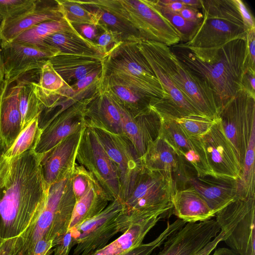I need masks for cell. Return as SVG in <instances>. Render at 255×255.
<instances>
[{"mask_svg":"<svg viewBox=\"0 0 255 255\" xmlns=\"http://www.w3.org/2000/svg\"><path fill=\"white\" fill-rule=\"evenodd\" d=\"M53 248L52 240L41 239L35 244L27 255H51L53 251Z\"/></svg>","mask_w":255,"mask_h":255,"instance_id":"cell-47","label":"cell"},{"mask_svg":"<svg viewBox=\"0 0 255 255\" xmlns=\"http://www.w3.org/2000/svg\"><path fill=\"white\" fill-rule=\"evenodd\" d=\"M215 120L202 116H191L175 121L188 135L201 137L210 129Z\"/></svg>","mask_w":255,"mask_h":255,"instance_id":"cell-40","label":"cell"},{"mask_svg":"<svg viewBox=\"0 0 255 255\" xmlns=\"http://www.w3.org/2000/svg\"><path fill=\"white\" fill-rule=\"evenodd\" d=\"M164 218L156 215L132 224L122 235L93 255H121L141 245L150 230L160 219Z\"/></svg>","mask_w":255,"mask_h":255,"instance_id":"cell-29","label":"cell"},{"mask_svg":"<svg viewBox=\"0 0 255 255\" xmlns=\"http://www.w3.org/2000/svg\"><path fill=\"white\" fill-rule=\"evenodd\" d=\"M21 78L13 83L0 84V140L7 150L21 131L18 94Z\"/></svg>","mask_w":255,"mask_h":255,"instance_id":"cell-23","label":"cell"},{"mask_svg":"<svg viewBox=\"0 0 255 255\" xmlns=\"http://www.w3.org/2000/svg\"><path fill=\"white\" fill-rule=\"evenodd\" d=\"M56 0H38L36 5L12 19L2 21L0 28L1 44L11 42L19 35L43 22L63 17Z\"/></svg>","mask_w":255,"mask_h":255,"instance_id":"cell-22","label":"cell"},{"mask_svg":"<svg viewBox=\"0 0 255 255\" xmlns=\"http://www.w3.org/2000/svg\"><path fill=\"white\" fill-rule=\"evenodd\" d=\"M217 118L242 168L251 136L255 130V95L242 88L223 105Z\"/></svg>","mask_w":255,"mask_h":255,"instance_id":"cell-10","label":"cell"},{"mask_svg":"<svg viewBox=\"0 0 255 255\" xmlns=\"http://www.w3.org/2000/svg\"><path fill=\"white\" fill-rule=\"evenodd\" d=\"M73 25L64 16L59 20L41 22L19 35L11 42L36 44L44 42L49 36L61 31L72 29Z\"/></svg>","mask_w":255,"mask_h":255,"instance_id":"cell-33","label":"cell"},{"mask_svg":"<svg viewBox=\"0 0 255 255\" xmlns=\"http://www.w3.org/2000/svg\"><path fill=\"white\" fill-rule=\"evenodd\" d=\"M255 130L251 136L239 177L237 179V197L245 198L255 195Z\"/></svg>","mask_w":255,"mask_h":255,"instance_id":"cell-34","label":"cell"},{"mask_svg":"<svg viewBox=\"0 0 255 255\" xmlns=\"http://www.w3.org/2000/svg\"><path fill=\"white\" fill-rule=\"evenodd\" d=\"M2 20L0 18V28ZM4 73L3 68V63L2 56V49H1V41L0 35V84L4 81Z\"/></svg>","mask_w":255,"mask_h":255,"instance_id":"cell-55","label":"cell"},{"mask_svg":"<svg viewBox=\"0 0 255 255\" xmlns=\"http://www.w3.org/2000/svg\"><path fill=\"white\" fill-rule=\"evenodd\" d=\"M99 87L106 92L113 101L133 116L144 113L153 105V102L144 98L128 87L103 72Z\"/></svg>","mask_w":255,"mask_h":255,"instance_id":"cell-28","label":"cell"},{"mask_svg":"<svg viewBox=\"0 0 255 255\" xmlns=\"http://www.w3.org/2000/svg\"><path fill=\"white\" fill-rule=\"evenodd\" d=\"M109 202L105 191L95 181L89 190L76 201L68 230L98 215L106 208Z\"/></svg>","mask_w":255,"mask_h":255,"instance_id":"cell-30","label":"cell"},{"mask_svg":"<svg viewBox=\"0 0 255 255\" xmlns=\"http://www.w3.org/2000/svg\"><path fill=\"white\" fill-rule=\"evenodd\" d=\"M72 25L83 37L94 42L97 37L100 33H98V29L100 28L95 25L90 24Z\"/></svg>","mask_w":255,"mask_h":255,"instance_id":"cell-49","label":"cell"},{"mask_svg":"<svg viewBox=\"0 0 255 255\" xmlns=\"http://www.w3.org/2000/svg\"><path fill=\"white\" fill-rule=\"evenodd\" d=\"M141 160L143 168L163 172L172 178L179 168V155L160 135L149 144Z\"/></svg>","mask_w":255,"mask_h":255,"instance_id":"cell-27","label":"cell"},{"mask_svg":"<svg viewBox=\"0 0 255 255\" xmlns=\"http://www.w3.org/2000/svg\"><path fill=\"white\" fill-rule=\"evenodd\" d=\"M114 102L118 107L121 114L123 135L131 142L141 158L149 144L160 136L161 118L152 108L140 114L133 116L121 105Z\"/></svg>","mask_w":255,"mask_h":255,"instance_id":"cell-19","label":"cell"},{"mask_svg":"<svg viewBox=\"0 0 255 255\" xmlns=\"http://www.w3.org/2000/svg\"><path fill=\"white\" fill-rule=\"evenodd\" d=\"M171 51L214 93L221 107L242 88L246 38L233 40L218 48L199 49L180 43Z\"/></svg>","mask_w":255,"mask_h":255,"instance_id":"cell-2","label":"cell"},{"mask_svg":"<svg viewBox=\"0 0 255 255\" xmlns=\"http://www.w3.org/2000/svg\"><path fill=\"white\" fill-rule=\"evenodd\" d=\"M186 223L179 219L172 223L168 222L163 231L154 240L143 244L121 255H150L156 249L163 245L164 242L172 234L183 227Z\"/></svg>","mask_w":255,"mask_h":255,"instance_id":"cell-39","label":"cell"},{"mask_svg":"<svg viewBox=\"0 0 255 255\" xmlns=\"http://www.w3.org/2000/svg\"><path fill=\"white\" fill-rule=\"evenodd\" d=\"M85 119L86 127L123 135L119 109L99 86L98 92L86 108Z\"/></svg>","mask_w":255,"mask_h":255,"instance_id":"cell-24","label":"cell"},{"mask_svg":"<svg viewBox=\"0 0 255 255\" xmlns=\"http://www.w3.org/2000/svg\"><path fill=\"white\" fill-rule=\"evenodd\" d=\"M215 217L230 249L239 255H255V195L236 198Z\"/></svg>","mask_w":255,"mask_h":255,"instance_id":"cell-9","label":"cell"},{"mask_svg":"<svg viewBox=\"0 0 255 255\" xmlns=\"http://www.w3.org/2000/svg\"><path fill=\"white\" fill-rule=\"evenodd\" d=\"M44 42L58 49L61 53L102 55L96 44L83 37L74 27L49 36Z\"/></svg>","mask_w":255,"mask_h":255,"instance_id":"cell-31","label":"cell"},{"mask_svg":"<svg viewBox=\"0 0 255 255\" xmlns=\"http://www.w3.org/2000/svg\"><path fill=\"white\" fill-rule=\"evenodd\" d=\"M201 140L212 176L237 179L241 166L218 118Z\"/></svg>","mask_w":255,"mask_h":255,"instance_id":"cell-15","label":"cell"},{"mask_svg":"<svg viewBox=\"0 0 255 255\" xmlns=\"http://www.w3.org/2000/svg\"><path fill=\"white\" fill-rule=\"evenodd\" d=\"M38 0H0V18H15L34 7Z\"/></svg>","mask_w":255,"mask_h":255,"instance_id":"cell-41","label":"cell"},{"mask_svg":"<svg viewBox=\"0 0 255 255\" xmlns=\"http://www.w3.org/2000/svg\"><path fill=\"white\" fill-rule=\"evenodd\" d=\"M123 42L117 33L104 28L97 37L94 43L98 46L100 53L105 57Z\"/></svg>","mask_w":255,"mask_h":255,"instance_id":"cell-43","label":"cell"},{"mask_svg":"<svg viewBox=\"0 0 255 255\" xmlns=\"http://www.w3.org/2000/svg\"><path fill=\"white\" fill-rule=\"evenodd\" d=\"M5 81L10 84L24 74L38 70L50 58L60 51L45 42L36 44H22L10 42L1 44Z\"/></svg>","mask_w":255,"mask_h":255,"instance_id":"cell-14","label":"cell"},{"mask_svg":"<svg viewBox=\"0 0 255 255\" xmlns=\"http://www.w3.org/2000/svg\"><path fill=\"white\" fill-rule=\"evenodd\" d=\"M98 5L120 19L143 40L159 42L169 47L181 41L177 31L151 0H100Z\"/></svg>","mask_w":255,"mask_h":255,"instance_id":"cell-7","label":"cell"},{"mask_svg":"<svg viewBox=\"0 0 255 255\" xmlns=\"http://www.w3.org/2000/svg\"><path fill=\"white\" fill-rule=\"evenodd\" d=\"M220 232L215 220L186 223L164 243L155 255H195Z\"/></svg>","mask_w":255,"mask_h":255,"instance_id":"cell-17","label":"cell"},{"mask_svg":"<svg viewBox=\"0 0 255 255\" xmlns=\"http://www.w3.org/2000/svg\"><path fill=\"white\" fill-rule=\"evenodd\" d=\"M63 16L72 24H90L99 27V19L91 9L74 0H56Z\"/></svg>","mask_w":255,"mask_h":255,"instance_id":"cell-36","label":"cell"},{"mask_svg":"<svg viewBox=\"0 0 255 255\" xmlns=\"http://www.w3.org/2000/svg\"><path fill=\"white\" fill-rule=\"evenodd\" d=\"M96 94L76 103L53 119L41 130L35 152L44 155L68 136L83 129L86 127V108Z\"/></svg>","mask_w":255,"mask_h":255,"instance_id":"cell-16","label":"cell"},{"mask_svg":"<svg viewBox=\"0 0 255 255\" xmlns=\"http://www.w3.org/2000/svg\"><path fill=\"white\" fill-rule=\"evenodd\" d=\"M180 15L185 19L190 22H200L203 15L198 9L185 6L179 12Z\"/></svg>","mask_w":255,"mask_h":255,"instance_id":"cell-50","label":"cell"},{"mask_svg":"<svg viewBox=\"0 0 255 255\" xmlns=\"http://www.w3.org/2000/svg\"><path fill=\"white\" fill-rule=\"evenodd\" d=\"M93 128L115 166L119 179V199L124 203L132 192L143 168L141 158L125 135Z\"/></svg>","mask_w":255,"mask_h":255,"instance_id":"cell-12","label":"cell"},{"mask_svg":"<svg viewBox=\"0 0 255 255\" xmlns=\"http://www.w3.org/2000/svg\"><path fill=\"white\" fill-rule=\"evenodd\" d=\"M75 246L71 230H68L59 242L54 247L53 255H69L71 249Z\"/></svg>","mask_w":255,"mask_h":255,"instance_id":"cell-46","label":"cell"},{"mask_svg":"<svg viewBox=\"0 0 255 255\" xmlns=\"http://www.w3.org/2000/svg\"><path fill=\"white\" fill-rule=\"evenodd\" d=\"M49 60L55 70L69 85L102 68L104 65V56L99 54L60 53Z\"/></svg>","mask_w":255,"mask_h":255,"instance_id":"cell-25","label":"cell"},{"mask_svg":"<svg viewBox=\"0 0 255 255\" xmlns=\"http://www.w3.org/2000/svg\"><path fill=\"white\" fill-rule=\"evenodd\" d=\"M37 85L42 103L55 96L66 84L48 60L39 70Z\"/></svg>","mask_w":255,"mask_h":255,"instance_id":"cell-37","label":"cell"},{"mask_svg":"<svg viewBox=\"0 0 255 255\" xmlns=\"http://www.w3.org/2000/svg\"><path fill=\"white\" fill-rule=\"evenodd\" d=\"M180 1L185 6L192 7L196 9L201 8V0H180Z\"/></svg>","mask_w":255,"mask_h":255,"instance_id":"cell-56","label":"cell"},{"mask_svg":"<svg viewBox=\"0 0 255 255\" xmlns=\"http://www.w3.org/2000/svg\"><path fill=\"white\" fill-rule=\"evenodd\" d=\"M84 129L68 136L43 155L41 162L42 172L49 186L61 180L73 170Z\"/></svg>","mask_w":255,"mask_h":255,"instance_id":"cell-20","label":"cell"},{"mask_svg":"<svg viewBox=\"0 0 255 255\" xmlns=\"http://www.w3.org/2000/svg\"><path fill=\"white\" fill-rule=\"evenodd\" d=\"M6 150V149L4 145H3V143L0 140V159L1 158V156L3 155Z\"/></svg>","mask_w":255,"mask_h":255,"instance_id":"cell-57","label":"cell"},{"mask_svg":"<svg viewBox=\"0 0 255 255\" xmlns=\"http://www.w3.org/2000/svg\"><path fill=\"white\" fill-rule=\"evenodd\" d=\"M43 154L28 150L0 159V235L21 237L35 224L46 203L49 186L41 169Z\"/></svg>","mask_w":255,"mask_h":255,"instance_id":"cell-1","label":"cell"},{"mask_svg":"<svg viewBox=\"0 0 255 255\" xmlns=\"http://www.w3.org/2000/svg\"><path fill=\"white\" fill-rule=\"evenodd\" d=\"M72 171L49 186L46 203L36 223L20 237L27 254L41 239L52 240L54 247L68 231L76 203L71 182Z\"/></svg>","mask_w":255,"mask_h":255,"instance_id":"cell-6","label":"cell"},{"mask_svg":"<svg viewBox=\"0 0 255 255\" xmlns=\"http://www.w3.org/2000/svg\"><path fill=\"white\" fill-rule=\"evenodd\" d=\"M203 17L191 39L182 45L208 49L220 47L239 38L248 30L235 0H201Z\"/></svg>","mask_w":255,"mask_h":255,"instance_id":"cell-5","label":"cell"},{"mask_svg":"<svg viewBox=\"0 0 255 255\" xmlns=\"http://www.w3.org/2000/svg\"><path fill=\"white\" fill-rule=\"evenodd\" d=\"M143 41L176 87L193 107L202 116L216 119L221 106L205 84L176 57L170 47L157 42Z\"/></svg>","mask_w":255,"mask_h":255,"instance_id":"cell-8","label":"cell"},{"mask_svg":"<svg viewBox=\"0 0 255 255\" xmlns=\"http://www.w3.org/2000/svg\"><path fill=\"white\" fill-rule=\"evenodd\" d=\"M193 187L215 214L237 197V179L211 175L198 177L194 169L188 173L186 187Z\"/></svg>","mask_w":255,"mask_h":255,"instance_id":"cell-21","label":"cell"},{"mask_svg":"<svg viewBox=\"0 0 255 255\" xmlns=\"http://www.w3.org/2000/svg\"><path fill=\"white\" fill-rule=\"evenodd\" d=\"M154 7L173 25L178 32L182 43L188 41L197 30L200 22H190L180 14L172 11L162 4L158 0H151Z\"/></svg>","mask_w":255,"mask_h":255,"instance_id":"cell-38","label":"cell"},{"mask_svg":"<svg viewBox=\"0 0 255 255\" xmlns=\"http://www.w3.org/2000/svg\"><path fill=\"white\" fill-rule=\"evenodd\" d=\"M248 31L255 30V18L241 0H235Z\"/></svg>","mask_w":255,"mask_h":255,"instance_id":"cell-48","label":"cell"},{"mask_svg":"<svg viewBox=\"0 0 255 255\" xmlns=\"http://www.w3.org/2000/svg\"><path fill=\"white\" fill-rule=\"evenodd\" d=\"M174 193L172 177L143 167L117 219L119 233H124L132 224L152 216L171 215Z\"/></svg>","mask_w":255,"mask_h":255,"instance_id":"cell-3","label":"cell"},{"mask_svg":"<svg viewBox=\"0 0 255 255\" xmlns=\"http://www.w3.org/2000/svg\"><path fill=\"white\" fill-rule=\"evenodd\" d=\"M4 238H2L0 235V245H1V244L2 243L3 240Z\"/></svg>","mask_w":255,"mask_h":255,"instance_id":"cell-58","label":"cell"},{"mask_svg":"<svg viewBox=\"0 0 255 255\" xmlns=\"http://www.w3.org/2000/svg\"><path fill=\"white\" fill-rule=\"evenodd\" d=\"M96 181L92 175L77 163L73 169L71 182L76 201L83 196Z\"/></svg>","mask_w":255,"mask_h":255,"instance_id":"cell-42","label":"cell"},{"mask_svg":"<svg viewBox=\"0 0 255 255\" xmlns=\"http://www.w3.org/2000/svg\"><path fill=\"white\" fill-rule=\"evenodd\" d=\"M172 214L186 223L211 220L215 213L192 186L176 191L173 196Z\"/></svg>","mask_w":255,"mask_h":255,"instance_id":"cell-26","label":"cell"},{"mask_svg":"<svg viewBox=\"0 0 255 255\" xmlns=\"http://www.w3.org/2000/svg\"><path fill=\"white\" fill-rule=\"evenodd\" d=\"M137 42H123L112 49L104 57V72L151 100L153 105L164 98V93L149 64L139 50Z\"/></svg>","mask_w":255,"mask_h":255,"instance_id":"cell-4","label":"cell"},{"mask_svg":"<svg viewBox=\"0 0 255 255\" xmlns=\"http://www.w3.org/2000/svg\"><path fill=\"white\" fill-rule=\"evenodd\" d=\"M123 209L119 199L111 202L100 214L71 230L75 248L73 255H93L119 233L117 219Z\"/></svg>","mask_w":255,"mask_h":255,"instance_id":"cell-13","label":"cell"},{"mask_svg":"<svg viewBox=\"0 0 255 255\" xmlns=\"http://www.w3.org/2000/svg\"><path fill=\"white\" fill-rule=\"evenodd\" d=\"M223 236L224 233L220 231L219 234L215 238L195 255H210L218 244L223 241Z\"/></svg>","mask_w":255,"mask_h":255,"instance_id":"cell-52","label":"cell"},{"mask_svg":"<svg viewBox=\"0 0 255 255\" xmlns=\"http://www.w3.org/2000/svg\"><path fill=\"white\" fill-rule=\"evenodd\" d=\"M76 160L93 176L111 202L119 199L120 183L117 169L91 128L83 130Z\"/></svg>","mask_w":255,"mask_h":255,"instance_id":"cell-11","label":"cell"},{"mask_svg":"<svg viewBox=\"0 0 255 255\" xmlns=\"http://www.w3.org/2000/svg\"><path fill=\"white\" fill-rule=\"evenodd\" d=\"M160 136L195 171L198 177L211 175L201 137L186 134L175 120L161 118Z\"/></svg>","mask_w":255,"mask_h":255,"instance_id":"cell-18","label":"cell"},{"mask_svg":"<svg viewBox=\"0 0 255 255\" xmlns=\"http://www.w3.org/2000/svg\"><path fill=\"white\" fill-rule=\"evenodd\" d=\"M212 255H239L237 253L230 249L227 248H219L215 250Z\"/></svg>","mask_w":255,"mask_h":255,"instance_id":"cell-54","label":"cell"},{"mask_svg":"<svg viewBox=\"0 0 255 255\" xmlns=\"http://www.w3.org/2000/svg\"><path fill=\"white\" fill-rule=\"evenodd\" d=\"M39 119V117L34 119L21 130L12 144L6 150L3 156L12 158L34 149L41 132Z\"/></svg>","mask_w":255,"mask_h":255,"instance_id":"cell-35","label":"cell"},{"mask_svg":"<svg viewBox=\"0 0 255 255\" xmlns=\"http://www.w3.org/2000/svg\"><path fill=\"white\" fill-rule=\"evenodd\" d=\"M18 105L22 130L34 119L39 118L44 109L37 82L23 79Z\"/></svg>","mask_w":255,"mask_h":255,"instance_id":"cell-32","label":"cell"},{"mask_svg":"<svg viewBox=\"0 0 255 255\" xmlns=\"http://www.w3.org/2000/svg\"><path fill=\"white\" fill-rule=\"evenodd\" d=\"M255 72L247 70L244 74L242 80V88H244L255 95Z\"/></svg>","mask_w":255,"mask_h":255,"instance_id":"cell-51","label":"cell"},{"mask_svg":"<svg viewBox=\"0 0 255 255\" xmlns=\"http://www.w3.org/2000/svg\"><path fill=\"white\" fill-rule=\"evenodd\" d=\"M169 10L179 13L185 6L180 0H158Z\"/></svg>","mask_w":255,"mask_h":255,"instance_id":"cell-53","label":"cell"},{"mask_svg":"<svg viewBox=\"0 0 255 255\" xmlns=\"http://www.w3.org/2000/svg\"><path fill=\"white\" fill-rule=\"evenodd\" d=\"M0 255H27L21 238H4L0 245Z\"/></svg>","mask_w":255,"mask_h":255,"instance_id":"cell-44","label":"cell"},{"mask_svg":"<svg viewBox=\"0 0 255 255\" xmlns=\"http://www.w3.org/2000/svg\"><path fill=\"white\" fill-rule=\"evenodd\" d=\"M247 51L245 63V72L255 71V30H249L246 36Z\"/></svg>","mask_w":255,"mask_h":255,"instance_id":"cell-45","label":"cell"}]
</instances>
